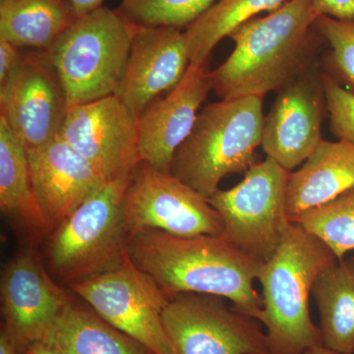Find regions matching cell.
Instances as JSON below:
<instances>
[{"label": "cell", "instance_id": "obj_1", "mask_svg": "<svg viewBox=\"0 0 354 354\" xmlns=\"http://www.w3.org/2000/svg\"><path fill=\"white\" fill-rule=\"evenodd\" d=\"M127 254L169 295L191 292L230 300L257 320L262 295L254 288L264 262L223 235L179 237L160 230L129 234Z\"/></svg>", "mask_w": 354, "mask_h": 354}, {"label": "cell", "instance_id": "obj_2", "mask_svg": "<svg viewBox=\"0 0 354 354\" xmlns=\"http://www.w3.org/2000/svg\"><path fill=\"white\" fill-rule=\"evenodd\" d=\"M318 17L315 0H290L239 26L228 36L234 50L212 71L214 92L221 100L279 92L314 66Z\"/></svg>", "mask_w": 354, "mask_h": 354}, {"label": "cell", "instance_id": "obj_3", "mask_svg": "<svg viewBox=\"0 0 354 354\" xmlns=\"http://www.w3.org/2000/svg\"><path fill=\"white\" fill-rule=\"evenodd\" d=\"M337 259L325 242L288 221L276 253L261 268L263 308L271 354H300L322 346L320 328L312 322L309 297L317 277Z\"/></svg>", "mask_w": 354, "mask_h": 354}, {"label": "cell", "instance_id": "obj_4", "mask_svg": "<svg viewBox=\"0 0 354 354\" xmlns=\"http://www.w3.org/2000/svg\"><path fill=\"white\" fill-rule=\"evenodd\" d=\"M263 100L247 95L205 106L174 153L171 174L208 200L223 177L245 174L262 143Z\"/></svg>", "mask_w": 354, "mask_h": 354}, {"label": "cell", "instance_id": "obj_5", "mask_svg": "<svg viewBox=\"0 0 354 354\" xmlns=\"http://www.w3.org/2000/svg\"><path fill=\"white\" fill-rule=\"evenodd\" d=\"M135 29L120 10L102 6L77 17L44 50L64 88L68 109L115 95Z\"/></svg>", "mask_w": 354, "mask_h": 354}, {"label": "cell", "instance_id": "obj_6", "mask_svg": "<svg viewBox=\"0 0 354 354\" xmlns=\"http://www.w3.org/2000/svg\"><path fill=\"white\" fill-rule=\"evenodd\" d=\"M129 177L108 181L50 234L48 262L67 285L113 269L127 252L122 203Z\"/></svg>", "mask_w": 354, "mask_h": 354}, {"label": "cell", "instance_id": "obj_7", "mask_svg": "<svg viewBox=\"0 0 354 354\" xmlns=\"http://www.w3.org/2000/svg\"><path fill=\"white\" fill-rule=\"evenodd\" d=\"M69 290L116 329L153 354H176L162 313L169 297L127 252L113 269L69 283Z\"/></svg>", "mask_w": 354, "mask_h": 354}, {"label": "cell", "instance_id": "obj_8", "mask_svg": "<svg viewBox=\"0 0 354 354\" xmlns=\"http://www.w3.org/2000/svg\"><path fill=\"white\" fill-rule=\"evenodd\" d=\"M244 174L241 183L218 189L209 202L223 221L221 235L266 262L276 253L290 221L286 188L290 172L267 157Z\"/></svg>", "mask_w": 354, "mask_h": 354}, {"label": "cell", "instance_id": "obj_9", "mask_svg": "<svg viewBox=\"0 0 354 354\" xmlns=\"http://www.w3.org/2000/svg\"><path fill=\"white\" fill-rule=\"evenodd\" d=\"M122 209L129 234L148 230L179 237L223 232L220 214L208 199L171 172L144 162L130 174Z\"/></svg>", "mask_w": 354, "mask_h": 354}, {"label": "cell", "instance_id": "obj_10", "mask_svg": "<svg viewBox=\"0 0 354 354\" xmlns=\"http://www.w3.org/2000/svg\"><path fill=\"white\" fill-rule=\"evenodd\" d=\"M162 321L176 354L270 353L261 323L230 307L223 297L172 295Z\"/></svg>", "mask_w": 354, "mask_h": 354}, {"label": "cell", "instance_id": "obj_11", "mask_svg": "<svg viewBox=\"0 0 354 354\" xmlns=\"http://www.w3.org/2000/svg\"><path fill=\"white\" fill-rule=\"evenodd\" d=\"M3 116L26 151L34 150L59 134L68 111L66 95L44 51L22 55L11 78L0 86Z\"/></svg>", "mask_w": 354, "mask_h": 354}, {"label": "cell", "instance_id": "obj_12", "mask_svg": "<svg viewBox=\"0 0 354 354\" xmlns=\"http://www.w3.org/2000/svg\"><path fill=\"white\" fill-rule=\"evenodd\" d=\"M4 328L18 353L46 342L73 300L51 279L34 253H18L4 268L0 281Z\"/></svg>", "mask_w": 354, "mask_h": 354}, {"label": "cell", "instance_id": "obj_13", "mask_svg": "<svg viewBox=\"0 0 354 354\" xmlns=\"http://www.w3.org/2000/svg\"><path fill=\"white\" fill-rule=\"evenodd\" d=\"M58 136L109 180L130 176L141 162L138 120L115 95L69 108Z\"/></svg>", "mask_w": 354, "mask_h": 354}, {"label": "cell", "instance_id": "obj_14", "mask_svg": "<svg viewBox=\"0 0 354 354\" xmlns=\"http://www.w3.org/2000/svg\"><path fill=\"white\" fill-rule=\"evenodd\" d=\"M328 115L322 72L316 66L279 91L264 118L263 151L288 171L300 167L322 142Z\"/></svg>", "mask_w": 354, "mask_h": 354}, {"label": "cell", "instance_id": "obj_15", "mask_svg": "<svg viewBox=\"0 0 354 354\" xmlns=\"http://www.w3.org/2000/svg\"><path fill=\"white\" fill-rule=\"evenodd\" d=\"M189 65L185 31L136 26L127 68L115 95L138 120L162 93L178 85Z\"/></svg>", "mask_w": 354, "mask_h": 354}, {"label": "cell", "instance_id": "obj_16", "mask_svg": "<svg viewBox=\"0 0 354 354\" xmlns=\"http://www.w3.org/2000/svg\"><path fill=\"white\" fill-rule=\"evenodd\" d=\"M211 91L213 80L208 64H190L178 85L158 97L140 116V160L158 171L171 172L174 153L189 136Z\"/></svg>", "mask_w": 354, "mask_h": 354}, {"label": "cell", "instance_id": "obj_17", "mask_svg": "<svg viewBox=\"0 0 354 354\" xmlns=\"http://www.w3.org/2000/svg\"><path fill=\"white\" fill-rule=\"evenodd\" d=\"M27 156L32 188L51 232L109 181L59 136Z\"/></svg>", "mask_w": 354, "mask_h": 354}, {"label": "cell", "instance_id": "obj_18", "mask_svg": "<svg viewBox=\"0 0 354 354\" xmlns=\"http://www.w3.org/2000/svg\"><path fill=\"white\" fill-rule=\"evenodd\" d=\"M354 187V145L344 140H322L286 188L288 218L327 204Z\"/></svg>", "mask_w": 354, "mask_h": 354}, {"label": "cell", "instance_id": "obj_19", "mask_svg": "<svg viewBox=\"0 0 354 354\" xmlns=\"http://www.w3.org/2000/svg\"><path fill=\"white\" fill-rule=\"evenodd\" d=\"M0 209L36 241L51 234L32 188L27 151L3 116H0Z\"/></svg>", "mask_w": 354, "mask_h": 354}, {"label": "cell", "instance_id": "obj_20", "mask_svg": "<svg viewBox=\"0 0 354 354\" xmlns=\"http://www.w3.org/2000/svg\"><path fill=\"white\" fill-rule=\"evenodd\" d=\"M311 293L320 315L323 346L339 354H354V257L323 270Z\"/></svg>", "mask_w": 354, "mask_h": 354}, {"label": "cell", "instance_id": "obj_21", "mask_svg": "<svg viewBox=\"0 0 354 354\" xmlns=\"http://www.w3.org/2000/svg\"><path fill=\"white\" fill-rule=\"evenodd\" d=\"M77 17L65 0H0V39L46 50Z\"/></svg>", "mask_w": 354, "mask_h": 354}, {"label": "cell", "instance_id": "obj_22", "mask_svg": "<svg viewBox=\"0 0 354 354\" xmlns=\"http://www.w3.org/2000/svg\"><path fill=\"white\" fill-rule=\"evenodd\" d=\"M46 342L55 344L64 354H153L104 321L94 310L84 308L74 301Z\"/></svg>", "mask_w": 354, "mask_h": 354}, {"label": "cell", "instance_id": "obj_23", "mask_svg": "<svg viewBox=\"0 0 354 354\" xmlns=\"http://www.w3.org/2000/svg\"><path fill=\"white\" fill-rule=\"evenodd\" d=\"M290 0H218L186 28L190 64H208L212 51L221 39L246 21L262 12H272Z\"/></svg>", "mask_w": 354, "mask_h": 354}, {"label": "cell", "instance_id": "obj_24", "mask_svg": "<svg viewBox=\"0 0 354 354\" xmlns=\"http://www.w3.org/2000/svg\"><path fill=\"white\" fill-rule=\"evenodd\" d=\"M288 220L319 237L341 261L354 250V187L327 204Z\"/></svg>", "mask_w": 354, "mask_h": 354}, {"label": "cell", "instance_id": "obj_25", "mask_svg": "<svg viewBox=\"0 0 354 354\" xmlns=\"http://www.w3.org/2000/svg\"><path fill=\"white\" fill-rule=\"evenodd\" d=\"M218 0H122L120 11L141 27H189Z\"/></svg>", "mask_w": 354, "mask_h": 354}, {"label": "cell", "instance_id": "obj_26", "mask_svg": "<svg viewBox=\"0 0 354 354\" xmlns=\"http://www.w3.org/2000/svg\"><path fill=\"white\" fill-rule=\"evenodd\" d=\"M317 31L330 46L326 74L354 93V19L339 20L319 16Z\"/></svg>", "mask_w": 354, "mask_h": 354}, {"label": "cell", "instance_id": "obj_27", "mask_svg": "<svg viewBox=\"0 0 354 354\" xmlns=\"http://www.w3.org/2000/svg\"><path fill=\"white\" fill-rule=\"evenodd\" d=\"M328 116L333 134L354 145V93L322 72Z\"/></svg>", "mask_w": 354, "mask_h": 354}, {"label": "cell", "instance_id": "obj_28", "mask_svg": "<svg viewBox=\"0 0 354 354\" xmlns=\"http://www.w3.org/2000/svg\"><path fill=\"white\" fill-rule=\"evenodd\" d=\"M22 55L19 48L4 39H0V86H3L13 75L20 64Z\"/></svg>", "mask_w": 354, "mask_h": 354}, {"label": "cell", "instance_id": "obj_29", "mask_svg": "<svg viewBox=\"0 0 354 354\" xmlns=\"http://www.w3.org/2000/svg\"><path fill=\"white\" fill-rule=\"evenodd\" d=\"M319 16H329L339 20L354 19V0H315Z\"/></svg>", "mask_w": 354, "mask_h": 354}, {"label": "cell", "instance_id": "obj_30", "mask_svg": "<svg viewBox=\"0 0 354 354\" xmlns=\"http://www.w3.org/2000/svg\"><path fill=\"white\" fill-rule=\"evenodd\" d=\"M104 0H68L76 15L83 16L102 7Z\"/></svg>", "mask_w": 354, "mask_h": 354}, {"label": "cell", "instance_id": "obj_31", "mask_svg": "<svg viewBox=\"0 0 354 354\" xmlns=\"http://www.w3.org/2000/svg\"><path fill=\"white\" fill-rule=\"evenodd\" d=\"M23 354H64V353L50 342H39L32 344Z\"/></svg>", "mask_w": 354, "mask_h": 354}, {"label": "cell", "instance_id": "obj_32", "mask_svg": "<svg viewBox=\"0 0 354 354\" xmlns=\"http://www.w3.org/2000/svg\"><path fill=\"white\" fill-rule=\"evenodd\" d=\"M0 354H19L10 335L3 327L0 333Z\"/></svg>", "mask_w": 354, "mask_h": 354}, {"label": "cell", "instance_id": "obj_33", "mask_svg": "<svg viewBox=\"0 0 354 354\" xmlns=\"http://www.w3.org/2000/svg\"><path fill=\"white\" fill-rule=\"evenodd\" d=\"M266 354H271V353H266ZM300 354H339L335 353V351H332V349L326 348V346H315V348H312L307 349L304 353Z\"/></svg>", "mask_w": 354, "mask_h": 354}]
</instances>
